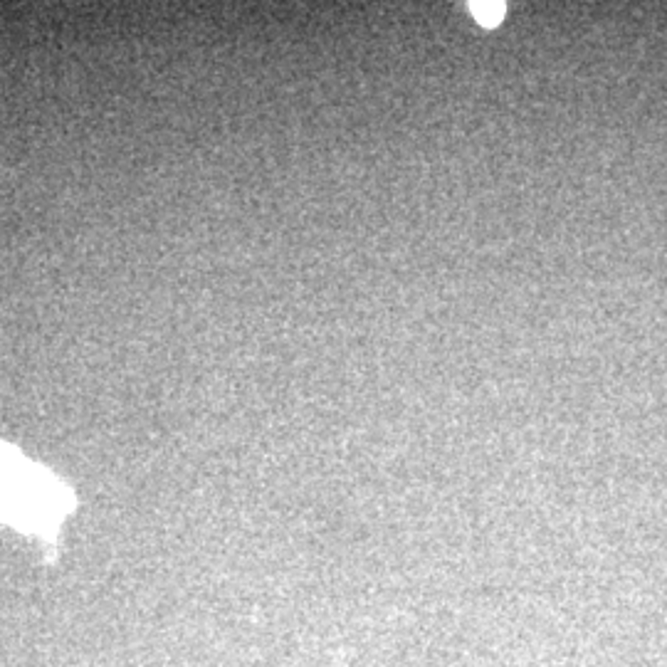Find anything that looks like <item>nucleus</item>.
<instances>
[{"label": "nucleus", "instance_id": "f03ea898", "mask_svg": "<svg viewBox=\"0 0 667 667\" xmlns=\"http://www.w3.org/2000/svg\"><path fill=\"white\" fill-rule=\"evenodd\" d=\"M470 8H472V13H475L477 20L487 27L497 25V23L504 18V6H502V3H472Z\"/></svg>", "mask_w": 667, "mask_h": 667}, {"label": "nucleus", "instance_id": "f257e3e1", "mask_svg": "<svg viewBox=\"0 0 667 667\" xmlns=\"http://www.w3.org/2000/svg\"><path fill=\"white\" fill-rule=\"evenodd\" d=\"M65 507V490L55 477L15 455L0 457V519L37 529L60 519Z\"/></svg>", "mask_w": 667, "mask_h": 667}]
</instances>
